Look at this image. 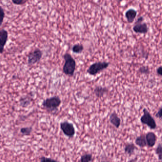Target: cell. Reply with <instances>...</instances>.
<instances>
[{"label": "cell", "mask_w": 162, "mask_h": 162, "mask_svg": "<svg viewBox=\"0 0 162 162\" xmlns=\"http://www.w3.org/2000/svg\"><path fill=\"white\" fill-rule=\"evenodd\" d=\"M64 64L62 68L63 73L66 76L73 77L76 69V62L69 53H66L63 56Z\"/></svg>", "instance_id": "6da1fadb"}, {"label": "cell", "mask_w": 162, "mask_h": 162, "mask_svg": "<svg viewBox=\"0 0 162 162\" xmlns=\"http://www.w3.org/2000/svg\"><path fill=\"white\" fill-rule=\"evenodd\" d=\"M61 103V100L59 96H54L44 100L42 106L48 112L54 114L58 110Z\"/></svg>", "instance_id": "7a4b0ae2"}, {"label": "cell", "mask_w": 162, "mask_h": 162, "mask_svg": "<svg viewBox=\"0 0 162 162\" xmlns=\"http://www.w3.org/2000/svg\"><path fill=\"white\" fill-rule=\"evenodd\" d=\"M110 63L106 61H99L91 64L87 70V73L90 76H95L98 73L106 69Z\"/></svg>", "instance_id": "3957f363"}, {"label": "cell", "mask_w": 162, "mask_h": 162, "mask_svg": "<svg viewBox=\"0 0 162 162\" xmlns=\"http://www.w3.org/2000/svg\"><path fill=\"white\" fill-rule=\"evenodd\" d=\"M143 111V115L140 118L141 123L143 124L147 125L151 130L156 129L157 127L156 121L152 116L149 111L146 108H144Z\"/></svg>", "instance_id": "277c9868"}, {"label": "cell", "mask_w": 162, "mask_h": 162, "mask_svg": "<svg viewBox=\"0 0 162 162\" xmlns=\"http://www.w3.org/2000/svg\"><path fill=\"white\" fill-rule=\"evenodd\" d=\"M42 55V51L39 48H36L30 52L27 56L28 65L31 66L38 63L41 61Z\"/></svg>", "instance_id": "5b68a950"}, {"label": "cell", "mask_w": 162, "mask_h": 162, "mask_svg": "<svg viewBox=\"0 0 162 162\" xmlns=\"http://www.w3.org/2000/svg\"><path fill=\"white\" fill-rule=\"evenodd\" d=\"M60 130L68 138H72L76 134L75 128L72 123L68 121H64L60 123Z\"/></svg>", "instance_id": "8992f818"}, {"label": "cell", "mask_w": 162, "mask_h": 162, "mask_svg": "<svg viewBox=\"0 0 162 162\" xmlns=\"http://www.w3.org/2000/svg\"><path fill=\"white\" fill-rule=\"evenodd\" d=\"M8 39V32L4 29L0 30V54H3Z\"/></svg>", "instance_id": "52a82bcc"}, {"label": "cell", "mask_w": 162, "mask_h": 162, "mask_svg": "<svg viewBox=\"0 0 162 162\" xmlns=\"http://www.w3.org/2000/svg\"><path fill=\"white\" fill-rule=\"evenodd\" d=\"M147 146L149 147H153L156 144L157 136L153 132H148L145 135Z\"/></svg>", "instance_id": "ba28073f"}, {"label": "cell", "mask_w": 162, "mask_h": 162, "mask_svg": "<svg viewBox=\"0 0 162 162\" xmlns=\"http://www.w3.org/2000/svg\"><path fill=\"white\" fill-rule=\"evenodd\" d=\"M133 30L136 33L146 34L148 31V28L146 23H135Z\"/></svg>", "instance_id": "9c48e42d"}, {"label": "cell", "mask_w": 162, "mask_h": 162, "mask_svg": "<svg viewBox=\"0 0 162 162\" xmlns=\"http://www.w3.org/2000/svg\"><path fill=\"white\" fill-rule=\"evenodd\" d=\"M108 91L109 90L108 88L106 87L97 86L94 88V93L97 98H101L107 94Z\"/></svg>", "instance_id": "30bf717a"}, {"label": "cell", "mask_w": 162, "mask_h": 162, "mask_svg": "<svg viewBox=\"0 0 162 162\" xmlns=\"http://www.w3.org/2000/svg\"><path fill=\"white\" fill-rule=\"evenodd\" d=\"M109 120L110 123L116 129H118L121 125V119L115 112H112L109 116Z\"/></svg>", "instance_id": "8fae6325"}, {"label": "cell", "mask_w": 162, "mask_h": 162, "mask_svg": "<svg viewBox=\"0 0 162 162\" xmlns=\"http://www.w3.org/2000/svg\"><path fill=\"white\" fill-rule=\"evenodd\" d=\"M33 100V97L31 95L23 96L19 99L20 106L23 108H28L31 105Z\"/></svg>", "instance_id": "7c38bea8"}, {"label": "cell", "mask_w": 162, "mask_h": 162, "mask_svg": "<svg viewBox=\"0 0 162 162\" xmlns=\"http://www.w3.org/2000/svg\"><path fill=\"white\" fill-rule=\"evenodd\" d=\"M137 15V11L134 9H129L125 13V17L129 23H132L135 21Z\"/></svg>", "instance_id": "4fadbf2b"}, {"label": "cell", "mask_w": 162, "mask_h": 162, "mask_svg": "<svg viewBox=\"0 0 162 162\" xmlns=\"http://www.w3.org/2000/svg\"><path fill=\"white\" fill-rule=\"evenodd\" d=\"M136 150H138V148L133 143H127L124 147L125 153L129 156L133 155Z\"/></svg>", "instance_id": "5bb4252c"}, {"label": "cell", "mask_w": 162, "mask_h": 162, "mask_svg": "<svg viewBox=\"0 0 162 162\" xmlns=\"http://www.w3.org/2000/svg\"><path fill=\"white\" fill-rule=\"evenodd\" d=\"M135 143L136 145L138 146L139 147L144 148L147 147V141L145 138V135H141L140 136L137 137L135 140Z\"/></svg>", "instance_id": "9a60e30c"}, {"label": "cell", "mask_w": 162, "mask_h": 162, "mask_svg": "<svg viewBox=\"0 0 162 162\" xmlns=\"http://www.w3.org/2000/svg\"><path fill=\"white\" fill-rule=\"evenodd\" d=\"M84 49V48L82 44H76L72 46V50L73 53L78 54L81 53L83 51Z\"/></svg>", "instance_id": "2e32d148"}, {"label": "cell", "mask_w": 162, "mask_h": 162, "mask_svg": "<svg viewBox=\"0 0 162 162\" xmlns=\"http://www.w3.org/2000/svg\"><path fill=\"white\" fill-rule=\"evenodd\" d=\"M33 131V127H22L20 130V133L24 136H30Z\"/></svg>", "instance_id": "e0dca14e"}, {"label": "cell", "mask_w": 162, "mask_h": 162, "mask_svg": "<svg viewBox=\"0 0 162 162\" xmlns=\"http://www.w3.org/2000/svg\"><path fill=\"white\" fill-rule=\"evenodd\" d=\"M93 159L92 154H85L81 156L80 162H91Z\"/></svg>", "instance_id": "ac0fdd59"}, {"label": "cell", "mask_w": 162, "mask_h": 162, "mask_svg": "<svg viewBox=\"0 0 162 162\" xmlns=\"http://www.w3.org/2000/svg\"><path fill=\"white\" fill-rule=\"evenodd\" d=\"M138 72L142 75H148L150 73V69L147 66L143 65L139 69Z\"/></svg>", "instance_id": "d6986e66"}, {"label": "cell", "mask_w": 162, "mask_h": 162, "mask_svg": "<svg viewBox=\"0 0 162 162\" xmlns=\"http://www.w3.org/2000/svg\"><path fill=\"white\" fill-rule=\"evenodd\" d=\"M155 154L158 156V159L160 161L162 160V147L161 143H159L155 149Z\"/></svg>", "instance_id": "ffe728a7"}, {"label": "cell", "mask_w": 162, "mask_h": 162, "mask_svg": "<svg viewBox=\"0 0 162 162\" xmlns=\"http://www.w3.org/2000/svg\"><path fill=\"white\" fill-rule=\"evenodd\" d=\"M5 16V12L3 8L1 6H0V27L2 25Z\"/></svg>", "instance_id": "44dd1931"}, {"label": "cell", "mask_w": 162, "mask_h": 162, "mask_svg": "<svg viewBox=\"0 0 162 162\" xmlns=\"http://www.w3.org/2000/svg\"><path fill=\"white\" fill-rule=\"evenodd\" d=\"M40 162H59L50 157L42 156L40 158Z\"/></svg>", "instance_id": "7402d4cb"}, {"label": "cell", "mask_w": 162, "mask_h": 162, "mask_svg": "<svg viewBox=\"0 0 162 162\" xmlns=\"http://www.w3.org/2000/svg\"><path fill=\"white\" fill-rule=\"evenodd\" d=\"M13 4L17 5H22L25 4L28 0H11Z\"/></svg>", "instance_id": "603a6c76"}, {"label": "cell", "mask_w": 162, "mask_h": 162, "mask_svg": "<svg viewBox=\"0 0 162 162\" xmlns=\"http://www.w3.org/2000/svg\"><path fill=\"white\" fill-rule=\"evenodd\" d=\"M162 107H160V108H159V109L158 110V111H157V112H156V114H155V116L156 118H160V119L162 118Z\"/></svg>", "instance_id": "cb8c5ba5"}, {"label": "cell", "mask_w": 162, "mask_h": 162, "mask_svg": "<svg viewBox=\"0 0 162 162\" xmlns=\"http://www.w3.org/2000/svg\"><path fill=\"white\" fill-rule=\"evenodd\" d=\"M162 66H159L156 69V73L160 77H162Z\"/></svg>", "instance_id": "d4e9b609"}, {"label": "cell", "mask_w": 162, "mask_h": 162, "mask_svg": "<svg viewBox=\"0 0 162 162\" xmlns=\"http://www.w3.org/2000/svg\"><path fill=\"white\" fill-rule=\"evenodd\" d=\"M144 20V18L143 17L140 16V17H139L137 19V21L136 22V23H143V21Z\"/></svg>", "instance_id": "484cf974"}, {"label": "cell", "mask_w": 162, "mask_h": 162, "mask_svg": "<svg viewBox=\"0 0 162 162\" xmlns=\"http://www.w3.org/2000/svg\"><path fill=\"white\" fill-rule=\"evenodd\" d=\"M137 158H134V159H131L129 160V161H128V162H137Z\"/></svg>", "instance_id": "4316f807"}, {"label": "cell", "mask_w": 162, "mask_h": 162, "mask_svg": "<svg viewBox=\"0 0 162 162\" xmlns=\"http://www.w3.org/2000/svg\"><path fill=\"white\" fill-rule=\"evenodd\" d=\"M101 162H108V161H101Z\"/></svg>", "instance_id": "83f0119b"}]
</instances>
